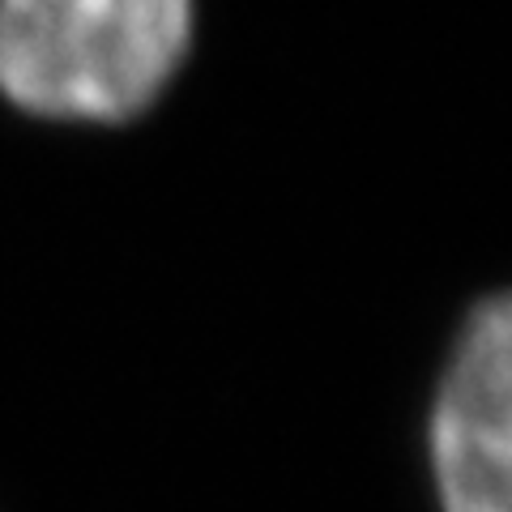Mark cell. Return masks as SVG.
Returning a JSON list of instances; mask_svg holds the SVG:
<instances>
[{"label": "cell", "mask_w": 512, "mask_h": 512, "mask_svg": "<svg viewBox=\"0 0 512 512\" xmlns=\"http://www.w3.org/2000/svg\"><path fill=\"white\" fill-rule=\"evenodd\" d=\"M431 470L444 512H512V295L483 303L448 359Z\"/></svg>", "instance_id": "7a4b0ae2"}, {"label": "cell", "mask_w": 512, "mask_h": 512, "mask_svg": "<svg viewBox=\"0 0 512 512\" xmlns=\"http://www.w3.org/2000/svg\"><path fill=\"white\" fill-rule=\"evenodd\" d=\"M197 0H0V103L39 124H128L163 99Z\"/></svg>", "instance_id": "6da1fadb"}]
</instances>
